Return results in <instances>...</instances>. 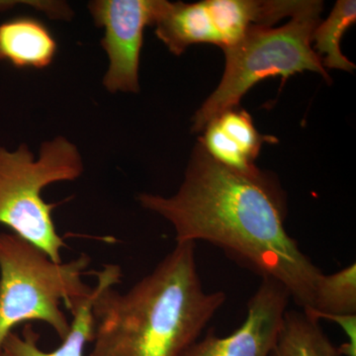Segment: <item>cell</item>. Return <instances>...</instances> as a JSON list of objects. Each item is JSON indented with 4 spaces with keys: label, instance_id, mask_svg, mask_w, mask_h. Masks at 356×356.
<instances>
[{
    "label": "cell",
    "instance_id": "5bb4252c",
    "mask_svg": "<svg viewBox=\"0 0 356 356\" xmlns=\"http://www.w3.org/2000/svg\"><path fill=\"white\" fill-rule=\"evenodd\" d=\"M305 313L318 321L325 316L356 315L355 264L329 275L323 273L316 284L313 306Z\"/></svg>",
    "mask_w": 356,
    "mask_h": 356
},
{
    "label": "cell",
    "instance_id": "8fae6325",
    "mask_svg": "<svg viewBox=\"0 0 356 356\" xmlns=\"http://www.w3.org/2000/svg\"><path fill=\"white\" fill-rule=\"evenodd\" d=\"M154 26L156 37L175 56L182 55L192 44H216L204 1L161 0Z\"/></svg>",
    "mask_w": 356,
    "mask_h": 356
},
{
    "label": "cell",
    "instance_id": "6da1fadb",
    "mask_svg": "<svg viewBox=\"0 0 356 356\" xmlns=\"http://www.w3.org/2000/svg\"><path fill=\"white\" fill-rule=\"evenodd\" d=\"M137 199L170 222L177 243L219 248L261 280L284 285L302 311L311 310L323 271L287 233L286 196L273 175L227 168L198 143L177 193H140Z\"/></svg>",
    "mask_w": 356,
    "mask_h": 356
},
{
    "label": "cell",
    "instance_id": "9c48e42d",
    "mask_svg": "<svg viewBox=\"0 0 356 356\" xmlns=\"http://www.w3.org/2000/svg\"><path fill=\"white\" fill-rule=\"evenodd\" d=\"M97 284L86 298L74 300L67 310L72 313L70 330L58 348L44 351L39 346L40 334L32 324H25L21 336L11 332L0 346V356H86L88 343H92L95 321L92 316L93 302L102 289L104 281V269L95 271Z\"/></svg>",
    "mask_w": 356,
    "mask_h": 356
},
{
    "label": "cell",
    "instance_id": "7c38bea8",
    "mask_svg": "<svg viewBox=\"0 0 356 356\" xmlns=\"http://www.w3.org/2000/svg\"><path fill=\"white\" fill-rule=\"evenodd\" d=\"M269 356H343L318 321L305 312L287 310Z\"/></svg>",
    "mask_w": 356,
    "mask_h": 356
},
{
    "label": "cell",
    "instance_id": "4fadbf2b",
    "mask_svg": "<svg viewBox=\"0 0 356 356\" xmlns=\"http://www.w3.org/2000/svg\"><path fill=\"white\" fill-rule=\"evenodd\" d=\"M356 21V2L355 0H339L334 4L329 17L318 23L312 36L316 54L321 58L325 70H339L353 72L355 65L343 55L341 40L344 32Z\"/></svg>",
    "mask_w": 356,
    "mask_h": 356
},
{
    "label": "cell",
    "instance_id": "277c9868",
    "mask_svg": "<svg viewBox=\"0 0 356 356\" xmlns=\"http://www.w3.org/2000/svg\"><path fill=\"white\" fill-rule=\"evenodd\" d=\"M90 261L86 254L53 261L19 236L0 233V346L17 325L32 322L50 325L63 341L70 322L62 306L92 292L83 280Z\"/></svg>",
    "mask_w": 356,
    "mask_h": 356
},
{
    "label": "cell",
    "instance_id": "ba28073f",
    "mask_svg": "<svg viewBox=\"0 0 356 356\" xmlns=\"http://www.w3.org/2000/svg\"><path fill=\"white\" fill-rule=\"evenodd\" d=\"M199 143L211 158L241 172L257 170L255 159L262 144L274 138L264 137L254 127L252 116L245 110L229 109L222 112L204 129Z\"/></svg>",
    "mask_w": 356,
    "mask_h": 356
},
{
    "label": "cell",
    "instance_id": "30bf717a",
    "mask_svg": "<svg viewBox=\"0 0 356 356\" xmlns=\"http://www.w3.org/2000/svg\"><path fill=\"white\" fill-rule=\"evenodd\" d=\"M57 51L55 37L36 18L16 17L0 24V60L16 69H46Z\"/></svg>",
    "mask_w": 356,
    "mask_h": 356
},
{
    "label": "cell",
    "instance_id": "5b68a950",
    "mask_svg": "<svg viewBox=\"0 0 356 356\" xmlns=\"http://www.w3.org/2000/svg\"><path fill=\"white\" fill-rule=\"evenodd\" d=\"M83 156L67 138L44 140L38 158L23 144L16 151L0 146V225L43 250L53 261L62 262L64 238L56 229L53 211L43 191L56 182L74 181L81 177Z\"/></svg>",
    "mask_w": 356,
    "mask_h": 356
},
{
    "label": "cell",
    "instance_id": "52a82bcc",
    "mask_svg": "<svg viewBox=\"0 0 356 356\" xmlns=\"http://www.w3.org/2000/svg\"><path fill=\"white\" fill-rule=\"evenodd\" d=\"M290 300L284 285L262 278L248 301L247 318L238 330L228 337H219L211 329L180 356L270 355Z\"/></svg>",
    "mask_w": 356,
    "mask_h": 356
},
{
    "label": "cell",
    "instance_id": "3957f363",
    "mask_svg": "<svg viewBox=\"0 0 356 356\" xmlns=\"http://www.w3.org/2000/svg\"><path fill=\"white\" fill-rule=\"evenodd\" d=\"M324 3L305 0L289 22L280 28L257 26L235 44L224 49L225 72L219 86L193 117V132H201L227 110L236 108L243 95L262 79L281 76L283 81L304 72L330 81L321 58L312 47Z\"/></svg>",
    "mask_w": 356,
    "mask_h": 356
},
{
    "label": "cell",
    "instance_id": "7a4b0ae2",
    "mask_svg": "<svg viewBox=\"0 0 356 356\" xmlns=\"http://www.w3.org/2000/svg\"><path fill=\"white\" fill-rule=\"evenodd\" d=\"M93 302L92 348L88 356H180L200 339L226 302L204 289L196 243H177L152 273L127 292L115 290L123 273L106 264Z\"/></svg>",
    "mask_w": 356,
    "mask_h": 356
},
{
    "label": "cell",
    "instance_id": "9a60e30c",
    "mask_svg": "<svg viewBox=\"0 0 356 356\" xmlns=\"http://www.w3.org/2000/svg\"><path fill=\"white\" fill-rule=\"evenodd\" d=\"M25 1H7V0H0V13L8 9L13 8L14 6L19 3H24Z\"/></svg>",
    "mask_w": 356,
    "mask_h": 356
},
{
    "label": "cell",
    "instance_id": "8992f818",
    "mask_svg": "<svg viewBox=\"0 0 356 356\" xmlns=\"http://www.w3.org/2000/svg\"><path fill=\"white\" fill-rule=\"evenodd\" d=\"M161 0H93L88 10L104 30L103 50L109 67L103 86L110 93L140 91V56L147 26H153Z\"/></svg>",
    "mask_w": 356,
    "mask_h": 356
}]
</instances>
